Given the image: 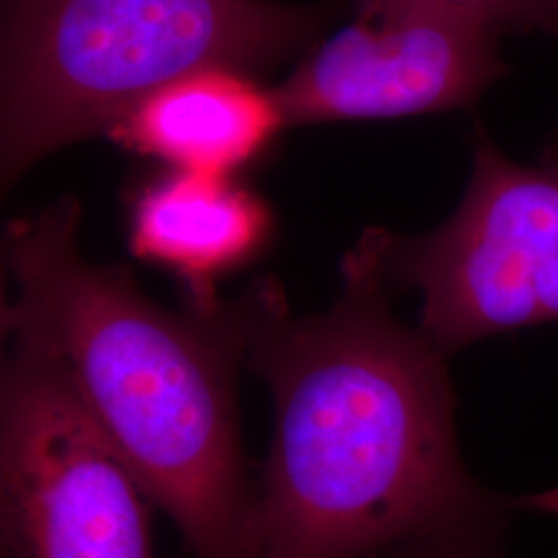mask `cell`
Returning <instances> with one entry per match:
<instances>
[{
    "instance_id": "8fae6325",
    "label": "cell",
    "mask_w": 558,
    "mask_h": 558,
    "mask_svg": "<svg viewBox=\"0 0 558 558\" xmlns=\"http://www.w3.org/2000/svg\"><path fill=\"white\" fill-rule=\"evenodd\" d=\"M538 315L539 323L558 320V253L546 265L539 281Z\"/></svg>"
},
{
    "instance_id": "ba28073f",
    "label": "cell",
    "mask_w": 558,
    "mask_h": 558,
    "mask_svg": "<svg viewBox=\"0 0 558 558\" xmlns=\"http://www.w3.org/2000/svg\"><path fill=\"white\" fill-rule=\"evenodd\" d=\"M271 232L267 205L228 174L172 170L143 189L131 251L177 274L199 313L220 308L216 279L255 257Z\"/></svg>"
},
{
    "instance_id": "7a4b0ae2",
    "label": "cell",
    "mask_w": 558,
    "mask_h": 558,
    "mask_svg": "<svg viewBox=\"0 0 558 558\" xmlns=\"http://www.w3.org/2000/svg\"><path fill=\"white\" fill-rule=\"evenodd\" d=\"M71 197L7 226L2 333L57 360L98 430L193 558H246L257 480L240 430L246 300L168 311L81 255Z\"/></svg>"
},
{
    "instance_id": "277c9868",
    "label": "cell",
    "mask_w": 558,
    "mask_h": 558,
    "mask_svg": "<svg viewBox=\"0 0 558 558\" xmlns=\"http://www.w3.org/2000/svg\"><path fill=\"white\" fill-rule=\"evenodd\" d=\"M151 505L59 362L9 343L0 373V558H156Z\"/></svg>"
},
{
    "instance_id": "8992f818",
    "label": "cell",
    "mask_w": 558,
    "mask_h": 558,
    "mask_svg": "<svg viewBox=\"0 0 558 558\" xmlns=\"http://www.w3.org/2000/svg\"><path fill=\"white\" fill-rule=\"evenodd\" d=\"M499 36L439 0H359L276 94L288 124L459 110L507 75Z\"/></svg>"
},
{
    "instance_id": "30bf717a",
    "label": "cell",
    "mask_w": 558,
    "mask_h": 558,
    "mask_svg": "<svg viewBox=\"0 0 558 558\" xmlns=\"http://www.w3.org/2000/svg\"><path fill=\"white\" fill-rule=\"evenodd\" d=\"M490 536L442 539L405 550L393 558H488Z\"/></svg>"
},
{
    "instance_id": "5b68a950",
    "label": "cell",
    "mask_w": 558,
    "mask_h": 558,
    "mask_svg": "<svg viewBox=\"0 0 558 558\" xmlns=\"http://www.w3.org/2000/svg\"><path fill=\"white\" fill-rule=\"evenodd\" d=\"M558 253V149L519 166L478 131L472 179L456 214L420 239L385 232L389 281L422 294L420 331L445 356L539 325V281Z\"/></svg>"
},
{
    "instance_id": "6da1fadb",
    "label": "cell",
    "mask_w": 558,
    "mask_h": 558,
    "mask_svg": "<svg viewBox=\"0 0 558 558\" xmlns=\"http://www.w3.org/2000/svg\"><path fill=\"white\" fill-rule=\"evenodd\" d=\"M383 248L368 230L317 315L274 279L244 294L246 364L274 399L246 558H393L505 511L463 465L445 354L389 306Z\"/></svg>"
},
{
    "instance_id": "3957f363",
    "label": "cell",
    "mask_w": 558,
    "mask_h": 558,
    "mask_svg": "<svg viewBox=\"0 0 558 558\" xmlns=\"http://www.w3.org/2000/svg\"><path fill=\"white\" fill-rule=\"evenodd\" d=\"M329 13L274 0H2V186L69 143L108 135L184 75H253L294 57Z\"/></svg>"
},
{
    "instance_id": "9c48e42d",
    "label": "cell",
    "mask_w": 558,
    "mask_h": 558,
    "mask_svg": "<svg viewBox=\"0 0 558 558\" xmlns=\"http://www.w3.org/2000/svg\"><path fill=\"white\" fill-rule=\"evenodd\" d=\"M493 25L495 29H553L558 32V0H439Z\"/></svg>"
},
{
    "instance_id": "52a82bcc",
    "label": "cell",
    "mask_w": 558,
    "mask_h": 558,
    "mask_svg": "<svg viewBox=\"0 0 558 558\" xmlns=\"http://www.w3.org/2000/svg\"><path fill=\"white\" fill-rule=\"evenodd\" d=\"M286 124L276 89L260 87L251 73L207 66L141 100L108 137L172 170L230 177Z\"/></svg>"
}]
</instances>
